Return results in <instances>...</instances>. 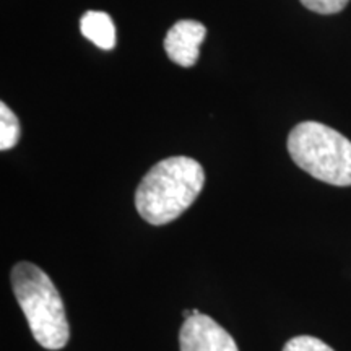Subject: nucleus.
<instances>
[{
    "label": "nucleus",
    "instance_id": "f257e3e1",
    "mask_svg": "<svg viewBox=\"0 0 351 351\" xmlns=\"http://www.w3.org/2000/svg\"><path fill=\"white\" fill-rule=\"evenodd\" d=\"M204 184V168L194 158H166L145 174L135 192V207L150 225H168L194 204Z\"/></svg>",
    "mask_w": 351,
    "mask_h": 351
},
{
    "label": "nucleus",
    "instance_id": "f03ea898",
    "mask_svg": "<svg viewBox=\"0 0 351 351\" xmlns=\"http://www.w3.org/2000/svg\"><path fill=\"white\" fill-rule=\"evenodd\" d=\"M10 280L34 340L46 350H62L69 343L70 327L62 298L52 280L32 262L16 263Z\"/></svg>",
    "mask_w": 351,
    "mask_h": 351
},
{
    "label": "nucleus",
    "instance_id": "7ed1b4c3",
    "mask_svg": "<svg viewBox=\"0 0 351 351\" xmlns=\"http://www.w3.org/2000/svg\"><path fill=\"white\" fill-rule=\"evenodd\" d=\"M288 152L302 171L332 186H351V142L320 122H301L289 132Z\"/></svg>",
    "mask_w": 351,
    "mask_h": 351
},
{
    "label": "nucleus",
    "instance_id": "20e7f679",
    "mask_svg": "<svg viewBox=\"0 0 351 351\" xmlns=\"http://www.w3.org/2000/svg\"><path fill=\"white\" fill-rule=\"evenodd\" d=\"M181 351H239L232 337L218 322L205 314L184 320L179 332Z\"/></svg>",
    "mask_w": 351,
    "mask_h": 351
},
{
    "label": "nucleus",
    "instance_id": "39448f33",
    "mask_svg": "<svg viewBox=\"0 0 351 351\" xmlns=\"http://www.w3.org/2000/svg\"><path fill=\"white\" fill-rule=\"evenodd\" d=\"M207 29L200 21L181 20L171 26L165 38V51L174 64L181 67H192L200 56Z\"/></svg>",
    "mask_w": 351,
    "mask_h": 351
},
{
    "label": "nucleus",
    "instance_id": "423d86ee",
    "mask_svg": "<svg viewBox=\"0 0 351 351\" xmlns=\"http://www.w3.org/2000/svg\"><path fill=\"white\" fill-rule=\"evenodd\" d=\"M80 32L99 49L111 51L116 46V28L106 12H86L80 20Z\"/></svg>",
    "mask_w": 351,
    "mask_h": 351
},
{
    "label": "nucleus",
    "instance_id": "0eeeda50",
    "mask_svg": "<svg viewBox=\"0 0 351 351\" xmlns=\"http://www.w3.org/2000/svg\"><path fill=\"white\" fill-rule=\"evenodd\" d=\"M20 122L5 103H0V150L5 152L15 147L20 140Z\"/></svg>",
    "mask_w": 351,
    "mask_h": 351
},
{
    "label": "nucleus",
    "instance_id": "6e6552de",
    "mask_svg": "<svg viewBox=\"0 0 351 351\" xmlns=\"http://www.w3.org/2000/svg\"><path fill=\"white\" fill-rule=\"evenodd\" d=\"M283 351H335L330 348L327 343H324L320 339L309 335H300L295 337L285 345Z\"/></svg>",
    "mask_w": 351,
    "mask_h": 351
},
{
    "label": "nucleus",
    "instance_id": "1a4fd4ad",
    "mask_svg": "<svg viewBox=\"0 0 351 351\" xmlns=\"http://www.w3.org/2000/svg\"><path fill=\"white\" fill-rule=\"evenodd\" d=\"M350 0H301V3L311 12L320 13V15H332L339 13L348 5Z\"/></svg>",
    "mask_w": 351,
    "mask_h": 351
}]
</instances>
